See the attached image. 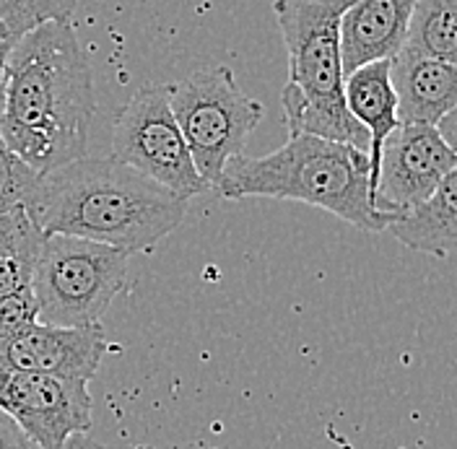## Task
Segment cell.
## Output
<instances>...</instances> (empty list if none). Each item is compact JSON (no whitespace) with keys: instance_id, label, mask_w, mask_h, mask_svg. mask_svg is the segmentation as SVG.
Instances as JSON below:
<instances>
[{"instance_id":"9a60e30c","label":"cell","mask_w":457,"mask_h":449,"mask_svg":"<svg viewBox=\"0 0 457 449\" xmlns=\"http://www.w3.org/2000/svg\"><path fill=\"white\" fill-rule=\"evenodd\" d=\"M400 50L457 65V0H416Z\"/></svg>"},{"instance_id":"603a6c76","label":"cell","mask_w":457,"mask_h":449,"mask_svg":"<svg viewBox=\"0 0 457 449\" xmlns=\"http://www.w3.org/2000/svg\"><path fill=\"white\" fill-rule=\"evenodd\" d=\"M11 47H13V42H11V39L5 37V31L0 29V55H5V53H8Z\"/></svg>"},{"instance_id":"ac0fdd59","label":"cell","mask_w":457,"mask_h":449,"mask_svg":"<svg viewBox=\"0 0 457 449\" xmlns=\"http://www.w3.org/2000/svg\"><path fill=\"white\" fill-rule=\"evenodd\" d=\"M34 322H39V314H37V302L29 286L8 296H0V348L11 343L19 333H24Z\"/></svg>"},{"instance_id":"52a82bcc","label":"cell","mask_w":457,"mask_h":449,"mask_svg":"<svg viewBox=\"0 0 457 449\" xmlns=\"http://www.w3.org/2000/svg\"><path fill=\"white\" fill-rule=\"evenodd\" d=\"M112 159L185 200L211 190L174 120L170 84L145 86L122 107L112 128Z\"/></svg>"},{"instance_id":"7a4b0ae2","label":"cell","mask_w":457,"mask_h":449,"mask_svg":"<svg viewBox=\"0 0 457 449\" xmlns=\"http://www.w3.org/2000/svg\"><path fill=\"white\" fill-rule=\"evenodd\" d=\"M29 211L45 237H81L133 254L170 237L187 200L112 156H81L39 174Z\"/></svg>"},{"instance_id":"8fae6325","label":"cell","mask_w":457,"mask_h":449,"mask_svg":"<svg viewBox=\"0 0 457 449\" xmlns=\"http://www.w3.org/2000/svg\"><path fill=\"white\" fill-rule=\"evenodd\" d=\"M416 0H351L341 19L343 73L400 53Z\"/></svg>"},{"instance_id":"2e32d148","label":"cell","mask_w":457,"mask_h":449,"mask_svg":"<svg viewBox=\"0 0 457 449\" xmlns=\"http://www.w3.org/2000/svg\"><path fill=\"white\" fill-rule=\"evenodd\" d=\"M76 0H0V29L11 42L50 21H71Z\"/></svg>"},{"instance_id":"d6986e66","label":"cell","mask_w":457,"mask_h":449,"mask_svg":"<svg viewBox=\"0 0 457 449\" xmlns=\"http://www.w3.org/2000/svg\"><path fill=\"white\" fill-rule=\"evenodd\" d=\"M31 281V268L19 260L0 257V296H8L19 288H27Z\"/></svg>"},{"instance_id":"7402d4cb","label":"cell","mask_w":457,"mask_h":449,"mask_svg":"<svg viewBox=\"0 0 457 449\" xmlns=\"http://www.w3.org/2000/svg\"><path fill=\"white\" fill-rule=\"evenodd\" d=\"M62 449H107V447H102V445H96L94 439H88V437H84V434H79V437H73L68 445Z\"/></svg>"},{"instance_id":"5bb4252c","label":"cell","mask_w":457,"mask_h":449,"mask_svg":"<svg viewBox=\"0 0 457 449\" xmlns=\"http://www.w3.org/2000/svg\"><path fill=\"white\" fill-rule=\"evenodd\" d=\"M400 245L416 253L450 257L457 253V167L445 174L434 193L398 216L387 229Z\"/></svg>"},{"instance_id":"ffe728a7","label":"cell","mask_w":457,"mask_h":449,"mask_svg":"<svg viewBox=\"0 0 457 449\" xmlns=\"http://www.w3.org/2000/svg\"><path fill=\"white\" fill-rule=\"evenodd\" d=\"M0 449H37L16 421L0 411Z\"/></svg>"},{"instance_id":"44dd1931","label":"cell","mask_w":457,"mask_h":449,"mask_svg":"<svg viewBox=\"0 0 457 449\" xmlns=\"http://www.w3.org/2000/svg\"><path fill=\"white\" fill-rule=\"evenodd\" d=\"M436 130H439V136H442V141L450 146V151L455 154L457 159V104L450 110V112L445 114L436 125H434Z\"/></svg>"},{"instance_id":"9c48e42d","label":"cell","mask_w":457,"mask_h":449,"mask_svg":"<svg viewBox=\"0 0 457 449\" xmlns=\"http://www.w3.org/2000/svg\"><path fill=\"white\" fill-rule=\"evenodd\" d=\"M455 167V154L434 125L400 122L379 154L374 203L385 213L403 216L424 203Z\"/></svg>"},{"instance_id":"ba28073f","label":"cell","mask_w":457,"mask_h":449,"mask_svg":"<svg viewBox=\"0 0 457 449\" xmlns=\"http://www.w3.org/2000/svg\"><path fill=\"white\" fill-rule=\"evenodd\" d=\"M0 411L37 449H62L91 428L88 382L0 369Z\"/></svg>"},{"instance_id":"30bf717a","label":"cell","mask_w":457,"mask_h":449,"mask_svg":"<svg viewBox=\"0 0 457 449\" xmlns=\"http://www.w3.org/2000/svg\"><path fill=\"white\" fill-rule=\"evenodd\" d=\"M110 351L112 343L102 325L57 328L34 322L0 348V369L88 382Z\"/></svg>"},{"instance_id":"7c38bea8","label":"cell","mask_w":457,"mask_h":449,"mask_svg":"<svg viewBox=\"0 0 457 449\" xmlns=\"http://www.w3.org/2000/svg\"><path fill=\"white\" fill-rule=\"evenodd\" d=\"M400 122L436 125L457 104V65L400 50L390 57Z\"/></svg>"},{"instance_id":"277c9868","label":"cell","mask_w":457,"mask_h":449,"mask_svg":"<svg viewBox=\"0 0 457 449\" xmlns=\"http://www.w3.org/2000/svg\"><path fill=\"white\" fill-rule=\"evenodd\" d=\"M351 0H273L288 50L281 91L288 136H320L370 154V133L348 112L343 94L341 19Z\"/></svg>"},{"instance_id":"8992f818","label":"cell","mask_w":457,"mask_h":449,"mask_svg":"<svg viewBox=\"0 0 457 449\" xmlns=\"http://www.w3.org/2000/svg\"><path fill=\"white\" fill-rule=\"evenodd\" d=\"M170 107L208 187L216 185L228 159L242 154L265 117V107L237 86L227 65H211L170 84Z\"/></svg>"},{"instance_id":"6da1fadb","label":"cell","mask_w":457,"mask_h":449,"mask_svg":"<svg viewBox=\"0 0 457 449\" xmlns=\"http://www.w3.org/2000/svg\"><path fill=\"white\" fill-rule=\"evenodd\" d=\"M94 112L91 65L71 21L13 42L0 76V136L24 164L45 174L86 156Z\"/></svg>"},{"instance_id":"4fadbf2b","label":"cell","mask_w":457,"mask_h":449,"mask_svg":"<svg viewBox=\"0 0 457 449\" xmlns=\"http://www.w3.org/2000/svg\"><path fill=\"white\" fill-rule=\"evenodd\" d=\"M345 107L359 120V125L370 133V171L371 193L377 185L379 154L387 136L400 125L398 96L390 81V60H374L345 73L343 81Z\"/></svg>"},{"instance_id":"cb8c5ba5","label":"cell","mask_w":457,"mask_h":449,"mask_svg":"<svg viewBox=\"0 0 457 449\" xmlns=\"http://www.w3.org/2000/svg\"><path fill=\"white\" fill-rule=\"evenodd\" d=\"M3 60H5V55H0V76H3Z\"/></svg>"},{"instance_id":"5b68a950","label":"cell","mask_w":457,"mask_h":449,"mask_svg":"<svg viewBox=\"0 0 457 449\" xmlns=\"http://www.w3.org/2000/svg\"><path fill=\"white\" fill-rule=\"evenodd\" d=\"M128 257L110 245L47 234L29 281L39 322L57 328L99 325L125 286Z\"/></svg>"},{"instance_id":"3957f363","label":"cell","mask_w":457,"mask_h":449,"mask_svg":"<svg viewBox=\"0 0 457 449\" xmlns=\"http://www.w3.org/2000/svg\"><path fill=\"white\" fill-rule=\"evenodd\" d=\"M224 200L276 197L328 211L361 231H387L398 219L377 208L367 151L320 136H288L268 156H231L213 185Z\"/></svg>"},{"instance_id":"e0dca14e","label":"cell","mask_w":457,"mask_h":449,"mask_svg":"<svg viewBox=\"0 0 457 449\" xmlns=\"http://www.w3.org/2000/svg\"><path fill=\"white\" fill-rule=\"evenodd\" d=\"M37 182H39V174L24 164L0 136V213L29 205Z\"/></svg>"}]
</instances>
